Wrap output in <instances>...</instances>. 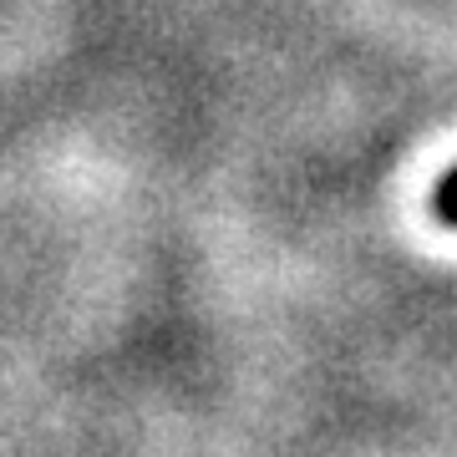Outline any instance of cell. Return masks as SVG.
I'll return each mask as SVG.
<instances>
[{"label": "cell", "mask_w": 457, "mask_h": 457, "mask_svg": "<svg viewBox=\"0 0 457 457\" xmlns=\"http://www.w3.org/2000/svg\"><path fill=\"white\" fill-rule=\"evenodd\" d=\"M432 213H437V224L457 228V168H447L432 188Z\"/></svg>", "instance_id": "cell-1"}]
</instances>
